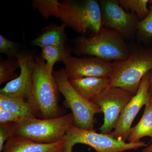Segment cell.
I'll list each match as a JSON object with an SVG mask.
<instances>
[{
	"label": "cell",
	"mask_w": 152,
	"mask_h": 152,
	"mask_svg": "<svg viewBox=\"0 0 152 152\" xmlns=\"http://www.w3.org/2000/svg\"><path fill=\"white\" fill-rule=\"evenodd\" d=\"M66 27L64 23L59 26L52 23L42 29L37 37L32 41V45L41 48L48 46L66 45L68 39L65 33Z\"/></svg>",
	"instance_id": "9a60e30c"
},
{
	"label": "cell",
	"mask_w": 152,
	"mask_h": 152,
	"mask_svg": "<svg viewBox=\"0 0 152 152\" xmlns=\"http://www.w3.org/2000/svg\"><path fill=\"white\" fill-rule=\"evenodd\" d=\"M151 143L150 145H148L142 150V152H152V140H151Z\"/></svg>",
	"instance_id": "4316f807"
},
{
	"label": "cell",
	"mask_w": 152,
	"mask_h": 152,
	"mask_svg": "<svg viewBox=\"0 0 152 152\" xmlns=\"http://www.w3.org/2000/svg\"><path fill=\"white\" fill-rule=\"evenodd\" d=\"M62 23L76 32L90 37L98 34L102 28L99 1L96 0H63L60 2Z\"/></svg>",
	"instance_id": "277c9868"
},
{
	"label": "cell",
	"mask_w": 152,
	"mask_h": 152,
	"mask_svg": "<svg viewBox=\"0 0 152 152\" xmlns=\"http://www.w3.org/2000/svg\"><path fill=\"white\" fill-rule=\"evenodd\" d=\"M21 119L16 114L0 108V124L17 123Z\"/></svg>",
	"instance_id": "d4e9b609"
},
{
	"label": "cell",
	"mask_w": 152,
	"mask_h": 152,
	"mask_svg": "<svg viewBox=\"0 0 152 152\" xmlns=\"http://www.w3.org/2000/svg\"><path fill=\"white\" fill-rule=\"evenodd\" d=\"M14 123L0 124V152L7 141L14 135Z\"/></svg>",
	"instance_id": "cb8c5ba5"
},
{
	"label": "cell",
	"mask_w": 152,
	"mask_h": 152,
	"mask_svg": "<svg viewBox=\"0 0 152 152\" xmlns=\"http://www.w3.org/2000/svg\"><path fill=\"white\" fill-rule=\"evenodd\" d=\"M149 137L152 140V101L145 106L141 118L134 127L131 128L127 140L129 142H137L144 137Z\"/></svg>",
	"instance_id": "2e32d148"
},
{
	"label": "cell",
	"mask_w": 152,
	"mask_h": 152,
	"mask_svg": "<svg viewBox=\"0 0 152 152\" xmlns=\"http://www.w3.org/2000/svg\"><path fill=\"white\" fill-rule=\"evenodd\" d=\"M133 96L119 88H108L92 102L98 105L104 113L103 124L101 133L109 134L115 128L121 113Z\"/></svg>",
	"instance_id": "9c48e42d"
},
{
	"label": "cell",
	"mask_w": 152,
	"mask_h": 152,
	"mask_svg": "<svg viewBox=\"0 0 152 152\" xmlns=\"http://www.w3.org/2000/svg\"><path fill=\"white\" fill-rule=\"evenodd\" d=\"M21 50L18 43L8 39L0 34V53L7 55L8 58H17V55Z\"/></svg>",
	"instance_id": "603a6c76"
},
{
	"label": "cell",
	"mask_w": 152,
	"mask_h": 152,
	"mask_svg": "<svg viewBox=\"0 0 152 152\" xmlns=\"http://www.w3.org/2000/svg\"><path fill=\"white\" fill-rule=\"evenodd\" d=\"M59 91L65 99L67 107L72 111L74 118V124L83 129L94 130L96 114L102 113L98 105L87 100L77 92L71 85L64 70L53 71Z\"/></svg>",
	"instance_id": "52a82bcc"
},
{
	"label": "cell",
	"mask_w": 152,
	"mask_h": 152,
	"mask_svg": "<svg viewBox=\"0 0 152 152\" xmlns=\"http://www.w3.org/2000/svg\"><path fill=\"white\" fill-rule=\"evenodd\" d=\"M149 3L151 4H152V0H149Z\"/></svg>",
	"instance_id": "83f0119b"
},
{
	"label": "cell",
	"mask_w": 152,
	"mask_h": 152,
	"mask_svg": "<svg viewBox=\"0 0 152 152\" xmlns=\"http://www.w3.org/2000/svg\"><path fill=\"white\" fill-rule=\"evenodd\" d=\"M109 88H119L134 96L142 79L152 69V47L137 45L130 47L126 59L113 63Z\"/></svg>",
	"instance_id": "7a4b0ae2"
},
{
	"label": "cell",
	"mask_w": 152,
	"mask_h": 152,
	"mask_svg": "<svg viewBox=\"0 0 152 152\" xmlns=\"http://www.w3.org/2000/svg\"><path fill=\"white\" fill-rule=\"evenodd\" d=\"M60 152H65V151H63Z\"/></svg>",
	"instance_id": "f1b7e54d"
},
{
	"label": "cell",
	"mask_w": 152,
	"mask_h": 152,
	"mask_svg": "<svg viewBox=\"0 0 152 152\" xmlns=\"http://www.w3.org/2000/svg\"><path fill=\"white\" fill-rule=\"evenodd\" d=\"M20 68L18 60L17 58H8L4 60L1 57L0 59V85L8 81L13 80L19 75L15 72Z\"/></svg>",
	"instance_id": "44dd1931"
},
{
	"label": "cell",
	"mask_w": 152,
	"mask_h": 152,
	"mask_svg": "<svg viewBox=\"0 0 152 152\" xmlns=\"http://www.w3.org/2000/svg\"><path fill=\"white\" fill-rule=\"evenodd\" d=\"M64 140L66 152H73L74 145L78 143L90 146L96 152H124L146 147L149 145L142 141L126 142L114 138L110 134L98 133L94 130L83 129L74 124L67 132Z\"/></svg>",
	"instance_id": "8992f818"
},
{
	"label": "cell",
	"mask_w": 152,
	"mask_h": 152,
	"mask_svg": "<svg viewBox=\"0 0 152 152\" xmlns=\"http://www.w3.org/2000/svg\"><path fill=\"white\" fill-rule=\"evenodd\" d=\"M99 2L103 27L115 30L125 40H130L135 37L140 21L136 15L127 12L118 0H100Z\"/></svg>",
	"instance_id": "ba28073f"
},
{
	"label": "cell",
	"mask_w": 152,
	"mask_h": 152,
	"mask_svg": "<svg viewBox=\"0 0 152 152\" xmlns=\"http://www.w3.org/2000/svg\"><path fill=\"white\" fill-rule=\"evenodd\" d=\"M74 124L72 113L50 119L23 118L14 123V136L40 143H55L64 140L67 132Z\"/></svg>",
	"instance_id": "5b68a950"
},
{
	"label": "cell",
	"mask_w": 152,
	"mask_h": 152,
	"mask_svg": "<svg viewBox=\"0 0 152 152\" xmlns=\"http://www.w3.org/2000/svg\"><path fill=\"white\" fill-rule=\"evenodd\" d=\"M0 108L16 114L20 118H35L26 101L0 94Z\"/></svg>",
	"instance_id": "ac0fdd59"
},
{
	"label": "cell",
	"mask_w": 152,
	"mask_h": 152,
	"mask_svg": "<svg viewBox=\"0 0 152 152\" xmlns=\"http://www.w3.org/2000/svg\"><path fill=\"white\" fill-rule=\"evenodd\" d=\"M149 9L148 15L140 21L137 26L136 37L138 44H148L152 40V4L149 6Z\"/></svg>",
	"instance_id": "7402d4cb"
},
{
	"label": "cell",
	"mask_w": 152,
	"mask_h": 152,
	"mask_svg": "<svg viewBox=\"0 0 152 152\" xmlns=\"http://www.w3.org/2000/svg\"><path fill=\"white\" fill-rule=\"evenodd\" d=\"M72 86L79 94L92 102L109 88V78L87 77L69 80Z\"/></svg>",
	"instance_id": "5bb4252c"
},
{
	"label": "cell",
	"mask_w": 152,
	"mask_h": 152,
	"mask_svg": "<svg viewBox=\"0 0 152 152\" xmlns=\"http://www.w3.org/2000/svg\"><path fill=\"white\" fill-rule=\"evenodd\" d=\"M35 65L33 86L27 102L35 118L50 119L61 116L58 105L59 91L53 75L40 56L35 57Z\"/></svg>",
	"instance_id": "6da1fadb"
},
{
	"label": "cell",
	"mask_w": 152,
	"mask_h": 152,
	"mask_svg": "<svg viewBox=\"0 0 152 152\" xmlns=\"http://www.w3.org/2000/svg\"><path fill=\"white\" fill-rule=\"evenodd\" d=\"M118 1L125 10L134 14L140 21L145 19L149 13L148 7L149 0H118Z\"/></svg>",
	"instance_id": "ffe728a7"
},
{
	"label": "cell",
	"mask_w": 152,
	"mask_h": 152,
	"mask_svg": "<svg viewBox=\"0 0 152 152\" xmlns=\"http://www.w3.org/2000/svg\"><path fill=\"white\" fill-rule=\"evenodd\" d=\"M64 70L69 80L87 77L109 78L113 69V63L96 57H68L64 62Z\"/></svg>",
	"instance_id": "7c38bea8"
},
{
	"label": "cell",
	"mask_w": 152,
	"mask_h": 152,
	"mask_svg": "<svg viewBox=\"0 0 152 152\" xmlns=\"http://www.w3.org/2000/svg\"><path fill=\"white\" fill-rule=\"evenodd\" d=\"M41 50V58L45 61L48 70L53 72V67L57 62H64L71 56L73 49L66 45H52L44 47Z\"/></svg>",
	"instance_id": "e0dca14e"
},
{
	"label": "cell",
	"mask_w": 152,
	"mask_h": 152,
	"mask_svg": "<svg viewBox=\"0 0 152 152\" xmlns=\"http://www.w3.org/2000/svg\"><path fill=\"white\" fill-rule=\"evenodd\" d=\"M65 142L53 144L37 142L21 136H14L7 141L1 152H60L65 151Z\"/></svg>",
	"instance_id": "4fadbf2b"
},
{
	"label": "cell",
	"mask_w": 152,
	"mask_h": 152,
	"mask_svg": "<svg viewBox=\"0 0 152 152\" xmlns=\"http://www.w3.org/2000/svg\"><path fill=\"white\" fill-rule=\"evenodd\" d=\"M150 84L149 72L145 75L141 82L137 94L131 99L121 113L119 118L110 135L117 140L126 142L128 137L133 121L143 106L151 102L148 90Z\"/></svg>",
	"instance_id": "30bf717a"
},
{
	"label": "cell",
	"mask_w": 152,
	"mask_h": 152,
	"mask_svg": "<svg viewBox=\"0 0 152 152\" xmlns=\"http://www.w3.org/2000/svg\"><path fill=\"white\" fill-rule=\"evenodd\" d=\"M150 84L149 87L148 91L149 93L150 97L152 101V69L149 72Z\"/></svg>",
	"instance_id": "484cf974"
},
{
	"label": "cell",
	"mask_w": 152,
	"mask_h": 152,
	"mask_svg": "<svg viewBox=\"0 0 152 152\" xmlns=\"http://www.w3.org/2000/svg\"><path fill=\"white\" fill-rule=\"evenodd\" d=\"M74 45L73 52L75 54L96 57L107 61H124L130 55V47L123 36L115 30L104 27L94 37H77Z\"/></svg>",
	"instance_id": "3957f363"
},
{
	"label": "cell",
	"mask_w": 152,
	"mask_h": 152,
	"mask_svg": "<svg viewBox=\"0 0 152 152\" xmlns=\"http://www.w3.org/2000/svg\"><path fill=\"white\" fill-rule=\"evenodd\" d=\"M60 2L57 0H34L32 7L37 9L45 19L51 16L59 18L61 10Z\"/></svg>",
	"instance_id": "d6986e66"
},
{
	"label": "cell",
	"mask_w": 152,
	"mask_h": 152,
	"mask_svg": "<svg viewBox=\"0 0 152 152\" xmlns=\"http://www.w3.org/2000/svg\"><path fill=\"white\" fill-rule=\"evenodd\" d=\"M20 69L18 77L10 81L0 90V94L22 99H27L33 86V77L35 65L34 54L22 50L17 55Z\"/></svg>",
	"instance_id": "8fae6325"
}]
</instances>
